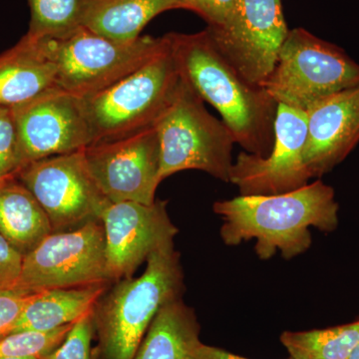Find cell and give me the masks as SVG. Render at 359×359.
<instances>
[{"label":"cell","instance_id":"cell-1","mask_svg":"<svg viewBox=\"0 0 359 359\" xmlns=\"http://www.w3.org/2000/svg\"><path fill=\"white\" fill-rule=\"evenodd\" d=\"M212 209L223 219L219 233L224 244L255 240L261 259L278 252L285 259L304 254L313 243L309 228L330 233L339 226L334 188L320 180L292 192L218 201Z\"/></svg>","mask_w":359,"mask_h":359},{"label":"cell","instance_id":"cell-2","mask_svg":"<svg viewBox=\"0 0 359 359\" xmlns=\"http://www.w3.org/2000/svg\"><path fill=\"white\" fill-rule=\"evenodd\" d=\"M180 75L216 108L245 152L266 157L275 141L278 103L250 83L219 53L209 30L166 34Z\"/></svg>","mask_w":359,"mask_h":359},{"label":"cell","instance_id":"cell-3","mask_svg":"<svg viewBox=\"0 0 359 359\" xmlns=\"http://www.w3.org/2000/svg\"><path fill=\"white\" fill-rule=\"evenodd\" d=\"M138 278L116 282L93 309L103 359H134L158 311L183 294L184 275L174 242L153 252Z\"/></svg>","mask_w":359,"mask_h":359},{"label":"cell","instance_id":"cell-4","mask_svg":"<svg viewBox=\"0 0 359 359\" xmlns=\"http://www.w3.org/2000/svg\"><path fill=\"white\" fill-rule=\"evenodd\" d=\"M165 39L164 47L147 62L107 88L82 97L93 144L150 128L166 110L181 76Z\"/></svg>","mask_w":359,"mask_h":359},{"label":"cell","instance_id":"cell-5","mask_svg":"<svg viewBox=\"0 0 359 359\" xmlns=\"http://www.w3.org/2000/svg\"><path fill=\"white\" fill-rule=\"evenodd\" d=\"M154 126L161 143L162 182L186 170L230 182L235 138L222 120L208 112L204 100L183 77Z\"/></svg>","mask_w":359,"mask_h":359},{"label":"cell","instance_id":"cell-6","mask_svg":"<svg viewBox=\"0 0 359 359\" xmlns=\"http://www.w3.org/2000/svg\"><path fill=\"white\" fill-rule=\"evenodd\" d=\"M359 85V65L344 49L304 28L287 33L275 68L262 85L278 104L306 111Z\"/></svg>","mask_w":359,"mask_h":359},{"label":"cell","instance_id":"cell-7","mask_svg":"<svg viewBox=\"0 0 359 359\" xmlns=\"http://www.w3.org/2000/svg\"><path fill=\"white\" fill-rule=\"evenodd\" d=\"M34 40L56 66L58 88L80 98L119 81L147 62L166 43L165 36L149 35L132 42H117L84 26L58 39Z\"/></svg>","mask_w":359,"mask_h":359},{"label":"cell","instance_id":"cell-8","mask_svg":"<svg viewBox=\"0 0 359 359\" xmlns=\"http://www.w3.org/2000/svg\"><path fill=\"white\" fill-rule=\"evenodd\" d=\"M102 222L51 233L23 257L18 292L88 287L109 283Z\"/></svg>","mask_w":359,"mask_h":359},{"label":"cell","instance_id":"cell-9","mask_svg":"<svg viewBox=\"0 0 359 359\" xmlns=\"http://www.w3.org/2000/svg\"><path fill=\"white\" fill-rule=\"evenodd\" d=\"M41 205L53 233L101 222L110 204L90 175L83 150L29 163L15 175Z\"/></svg>","mask_w":359,"mask_h":359},{"label":"cell","instance_id":"cell-10","mask_svg":"<svg viewBox=\"0 0 359 359\" xmlns=\"http://www.w3.org/2000/svg\"><path fill=\"white\" fill-rule=\"evenodd\" d=\"M207 29L219 53L257 86L273 72L290 32L282 0H238L223 25Z\"/></svg>","mask_w":359,"mask_h":359},{"label":"cell","instance_id":"cell-11","mask_svg":"<svg viewBox=\"0 0 359 359\" xmlns=\"http://www.w3.org/2000/svg\"><path fill=\"white\" fill-rule=\"evenodd\" d=\"M83 155L90 175L111 203L155 202L156 191L162 183L161 143L155 126L91 144Z\"/></svg>","mask_w":359,"mask_h":359},{"label":"cell","instance_id":"cell-12","mask_svg":"<svg viewBox=\"0 0 359 359\" xmlns=\"http://www.w3.org/2000/svg\"><path fill=\"white\" fill-rule=\"evenodd\" d=\"M308 138L306 111L278 104L275 141L266 157L241 152L233 161L230 182L240 195H276L306 186L311 179L304 160Z\"/></svg>","mask_w":359,"mask_h":359},{"label":"cell","instance_id":"cell-13","mask_svg":"<svg viewBox=\"0 0 359 359\" xmlns=\"http://www.w3.org/2000/svg\"><path fill=\"white\" fill-rule=\"evenodd\" d=\"M21 169L29 163L70 154L93 144L81 98L55 88L13 108Z\"/></svg>","mask_w":359,"mask_h":359},{"label":"cell","instance_id":"cell-14","mask_svg":"<svg viewBox=\"0 0 359 359\" xmlns=\"http://www.w3.org/2000/svg\"><path fill=\"white\" fill-rule=\"evenodd\" d=\"M101 222L110 282L132 278L153 252L174 242L178 233L168 215L166 201H155L151 205L110 203Z\"/></svg>","mask_w":359,"mask_h":359},{"label":"cell","instance_id":"cell-15","mask_svg":"<svg viewBox=\"0 0 359 359\" xmlns=\"http://www.w3.org/2000/svg\"><path fill=\"white\" fill-rule=\"evenodd\" d=\"M304 160L311 178L332 171L359 143V85L323 99L306 111Z\"/></svg>","mask_w":359,"mask_h":359},{"label":"cell","instance_id":"cell-16","mask_svg":"<svg viewBox=\"0 0 359 359\" xmlns=\"http://www.w3.org/2000/svg\"><path fill=\"white\" fill-rule=\"evenodd\" d=\"M55 88L56 66L37 40L25 35L0 55V105L15 108Z\"/></svg>","mask_w":359,"mask_h":359},{"label":"cell","instance_id":"cell-17","mask_svg":"<svg viewBox=\"0 0 359 359\" xmlns=\"http://www.w3.org/2000/svg\"><path fill=\"white\" fill-rule=\"evenodd\" d=\"M107 283H102L35 292L11 334L50 332L76 323L93 311L97 302L107 290Z\"/></svg>","mask_w":359,"mask_h":359},{"label":"cell","instance_id":"cell-18","mask_svg":"<svg viewBox=\"0 0 359 359\" xmlns=\"http://www.w3.org/2000/svg\"><path fill=\"white\" fill-rule=\"evenodd\" d=\"M53 233L41 205L23 184L9 177L0 184V236L23 257Z\"/></svg>","mask_w":359,"mask_h":359},{"label":"cell","instance_id":"cell-19","mask_svg":"<svg viewBox=\"0 0 359 359\" xmlns=\"http://www.w3.org/2000/svg\"><path fill=\"white\" fill-rule=\"evenodd\" d=\"M172 9H178L176 0H87L82 26L114 41L132 42L156 16Z\"/></svg>","mask_w":359,"mask_h":359},{"label":"cell","instance_id":"cell-20","mask_svg":"<svg viewBox=\"0 0 359 359\" xmlns=\"http://www.w3.org/2000/svg\"><path fill=\"white\" fill-rule=\"evenodd\" d=\"M200 342L195 313L180 297L158 311L134 359H194Z\"/></svg>","mask_w":359,"mask_h":359},{"label":"cell","instance_id":"cell-21","mask_svg":"<svg viewBox=\"0 0 359 359\" xmlns=\"http://www.w3.org/2000/svg\"><path fill=\"white\" fill-rule=\"evenodd\" d=\"M280 339L294 359H347L359 344V320L323 330L285 332Z\"/></svg>","mask_w":359,"mask_h":359},{"label":"cell","instance_id":"cell-22","mask_svg":"<svg viewBox=\"0 0 359 359\" xmlns=\"http://www.w3.org/2000/svg\"><path fill=\"white\" fill-rule=\"evenodd\" d=\"M32 39H58L82 26L87 0H27Z\"/></svg>","mask_w":359,"mask_h":359},{"label":"cell","instance_id":"cell-23","mask_svg":"<svg viewBox=\"0 0 359 359\" xmlns=\"http://www.w3.org/2000/svg\"><path fill=\"white\" fill-rule=\"evenodd\" d=\"M72 325L50 332H21L0 339V359L37 358L50 353L65 339Z\"/></svg>","mask_w":359,"mask_h":359},{"label":"cell","instance_id":"cell-24","mask_svg":"<svg viewBox=\"0 0 359 359\" xmlns=\"http://www.w3.org/2000/svg\"><path fill=\"white\" fill-rule=\"evenodd\" d=\"M94 330L92 311L73 323L65 339L56 348L39 359H93L91 342Z\"/></svg>","mask_w":359,"mask_h":359},{"label":"cell","instance_id":"cell-25","mask_svg":"<svg viewBox=\"0 0 359 359\" xmlns=\"http://www.w3.org/2000/svg\"><path fill=\"white\" fill-rule=\"evenodd\" d=\"M21 169L20 141L13 108L0 105V179Z\"/></svg>","mask_w":359,"mask_h":359},{"label":"cell","instance_id":"cell-26","mask_svg":"<svg viewBox=\"0 0 359 359\" xmlns=\"http://www.w3.org/2000/svg\"><path fill=\"white\" fill-rule=\"evenodd\" d=\"M178 9L197 13L208 22V26L223 25L238 0H176Z\"/></svg>","mask_w":359,"mask_h":359},{"label":"cell","instance_id":"cell-27","mask_svg":"<svg viewBox=\"0 0 359 359\" xmlns=\"http://www.w3.org/2000/svg\"><path fill=\"white\" fill-rule=\"evenodd\" d=\"M22 262V255L0 236V292H20Z\"/></svg>","mask_w":359,"mask_h":359},{"label":"cell","instance_id":"cell-28","mask_svg":"<svg viewBox=\"0 0 359 359\" xmlns=\"http://www.w3.org/2000/svg\"><path fill=\"white\" fill-rule=\"evenodd\" d=\"M33 297L34 294L0 292V339L11 334L25 306Z\"/></svg>","mask_w":359,"mask_h":359},{"label":"cell","instance_id":"cell-29","mask_svg":"<svg viewBox=\"0 0 359 359\" xmlns=\"http://www.w3.org/2000/svg\"><path fill=\"white\" fill-rule=\"evenodd\" d=\"M194 359H249L243 358V356L237 355L224 351V349L219 348L200 342L199 346L196 347L194 351ZM289 359H294L290 358Z\"/></svg>","mask_w":359,"mask_h":359},{"label":"cell","instance_id":"cell-30","mask_svg":"<svg viewBox=\"0 0 359 359\" xmlns=\"http://www.w3.org/2000/svg\"><path fill=\"white\" fill-rule=\"evenodd\" d=\"M347 359H359V344L353 349V353L348 356Z\"/></svg>","mask_w":359,"mask_h":359},{"label":"cell","instance_id":"cell-31","mask_svg":"<svg viewBox=\"0 0 359 359\" xmlns=\"http://www.w3.org/2000/svg\"><path fill=\"white\" fill-rule=\"evenodd\" d=\"M6 359H39L37 358H6Z\"/></svg>","mask_w":359,"mask_h":359},{"label":"cell","instance_id":"cell-32","mask_svg":"<svg viewBox=\"0 0 359 359\" xmlns=\"http://www.w3.org/2000/svg\"><path fill=\"white\" fill-rule=\"evenodd\" d=\"M8 178H9V177H8ZM6 179H7V178H2V179H0V184H1V183H2V182H4V180H6Z\"/></svg>","mask_w":359,"mask_h":359}]
</instances>
